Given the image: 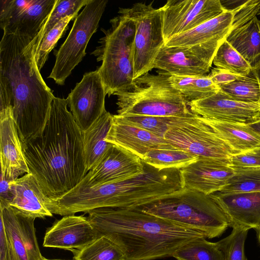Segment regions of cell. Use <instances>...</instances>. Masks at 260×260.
Segmentation results:
<instances>
[{
	"instance_id": "6da1fadb",
	"label": "cell",
	"mask_w": 260,
	"mask_h": 260,
	"mask_svg": "<svg viewBox=\"0 0 260 260\" xmlns=\"http://www.w3.org/2000/svg\"><path fill=\"white\" fill-rule=\"evenodd\" d=\"M68 106L67 99L54 97L43 130L21 143L29 173L51 199L72 190L87 174L83 133Z\"/></svg>"
},
{
	"instance_id": "7a4b0ae2",
	"label": "cell",
	"mask_w": 260,
	"mask_h": 260,
	"mask_svg": "<svg viewBox=\"0 0 260 260\" xmlns=\"http://www.w3.org/2000/svg\"><path fill=\"white\" fill-rule=\"evenodd\" d=\"M38 39L16 31L0 43V111L12 106L21 143L43 130L55 97L36 62Z\"/></svg>"
},
{
	"instance_id": "3957f363",
	"label": "cell",
	"mask_w": 260,
	"mask_h": 260,
	"mask_svg": "<svg viewBox=\"0 0 260 260\" xmlns=\"http://www.w3.org/2000/svg\"><path fill=\"white\" fill-rule=\"evenodd\" d=\"M98 235H105L122 250L125 260L172 256L201 233L133 208L104 207L88 212ZM206 238V237H205Z\"/></svg>"
},
{
	"instance_id": "277c9868",
	"label": "cell",
	"mask_w": 260,
	"mask_h": 260,
	"mask_svg": "<svg viewBox=\"0 0 260 260\" xmlns=\"http://www.w3.org/2000/svg\"><path fill=\"white\" fill-rule=\"evenodd\" d=\"M146 213L203 234L218 237L230 227L228 217L213 193L183 188L135 208Z\"/></svg>"
},
{
	"instance_id": "5b68a950",
	"label": "cell",
	"mask_w": 260,
	"mask_h": 260,
	"mask_svg": "<svg viewBox=\"0 0 260 260\" xmlns=\"http://www.w3.org/2000/svg\"><path fill=\"white\" fill-rule=\"evenodd\" d=\"M170 75L147 73L116 92L117 114L124 116L181 117L193 114L184 96L172 84Z\"/></svg>"
},
{
	"instance_id": "8992f818",
	"label": "cell",
	"mask_w": 260,
	"mask_h": 260,
	"mask_svg": "<svg viewBox=\"0 0 260 260\" xmlns=\"http://www.w3.org/2000/svg\"><path fill=\"white\" fill-rule=\"evenodd\" d=\"M111 27L104 31L101 45L92 53L105 88L110 96L131 85L134 81L133 49L136 25L131 19L119 14L110 21Z\"/></svg>"
},
{
	"instance_id": "52a82bcc",
	"label": "cell",
	"mask_w": 260,
	"mask_h": 260,
	"mask_svg": "<svg viewBox=\"0 0 260 260\" xmlns=\"http://www.w3.org/2000/svg\"><path fill=\"white\" fill-rule=\"evenodd\" d=\"M107 3V0H90L74 19L68 37L56 51L55 64L48 77L56 84L63 85L85 56L88 43L99 27Z\"/></svg>"
},
{
	"instance_id": "ba28073f",
	"label": "cell",
	"mask_w": 260,
	"mask_h": 260,
	"mask_svg": "<svg viewBox=\"0 0 260 260\" xmlns=\"http://www.w3.org/2000/svg\"><path fill=\"white\" fill-rule=\"evenodd\" d=\"M136 25L133 49L134 80L153 69L155 60L165 45L160 10L149 4L136 3L118 12Z\"/></svg>"
},
{
	"instance_id": "9c48e42d",
	"label": "cell",
	"mask_w": 260,
	"mask_h": 260,
	"mask_svg": "<svg viewBox=\"0 0 260 260\" xmlns=\"http://www.w3.org/2000/svg\"><path fill=\"white\" fill-rule=\"evenodd\" d=\"M172 146L199 157L229 159L234 152L201 116L175 117L164 137Z\"/></svg>"
},
{
	"instance_id": "30bf717a",
	"label": "cell",
	"mask_w": 260,
	"mask_h": 260,
	"mask_svg": "<svg viewBox=\"0 0 260 260\" xmlns=\"http://www.w3.org/2000/svg\"><path fill=\"white\" fill-rule=\"evenodd\" d=\"M159 9L165 43L226 11L220 0H168Z\"/></svg>"
},
{
	"instance_id": "8fae6325",
	"label": "cell",
	"mask_w": 260,
	"mask_h": 260,
	"mask_svg": "<svg viewBox=\"0 0 260 260\" xmlns=\"http://www.w3.org/2000/svg\"><path fill=\"white\" fill-rule=\"evenodd\" d=\"M221 43L211 42L185 46L165 45L155 60L153 68L170 75H205L209 72Z\"/></svg>"
},
{
	"instance_id": "7c38bea8",
	"label": "cell",
	"mask_w": 260,
	"mask_h": 260,
	"mask_svg": "<svg viewBox=\"0 0 260 260\" xmlns=\"http://www.w3.org/2000/svg\"><path fill=\"white\" fill-rule=\"evenodd\" d=\"M57 0H1L0 26L4 34L16 31L36 36Z\"/></svg>"
},
{
	"instance_id": "4fadbf2b",
	"label": "cell",
	"mask_w": 260,
	"mask_h": 260,
	"mask_svg": "<svg viewBox=\"0 0 260 260\" xmlns=\"http://www.w3.org/2000/svg\"><path fill=\"white\" fill-rule=\"evenodd\" d=\"M107 95L99 71L86 73L67 98L71 112L83 133L106 110Z\"/></svg>"
},
{
	"instance_id": "5bb4252c",
	"label": "cell",
	"mask_w": 260,
	"mask_h": 260,
	"mask_svg": "<svg viewBox=\"0 0 260 260\" xmlns=\"http://www.w3.org/2000/svg\"><path fill=\"white\" fill-rule=\"evenodd\" d=\"M190 111L202 117L248 124L260 118V105L236 101L220 90L207 98L188 102Z\"/></svg>"
},
{
	"instance_id": "9a60e30c",
	"label": "cell",
	"mask_w": 260,
	"mask_h": 260,
	"mask_svg": "<svg viewBox=\"0 0 260 260\" xmlns=\"http://www.w3.org/2000/svg\"><path fill=\"white\" fill-rule=\"evenodd\" d=\"M144 168L139 156L112 144L83 180L90 186L120 181L143 174Z\"/></svg>"
},
{
	"instance_id": "2e32d148",
	"label": "cell",
	"mask_w": 260,
	"mask_h": 260,
	"mask_svg": "<svg viewBox=\"0 0 260 260\" xmlns=\"http://www.w3.org/2000/svg\"><path fill=\"white\" fill-rule=\"evenodd\" d=\"M181 170L183 188L207 194L220 191L234 174L229 159L199 157Z\"/></svg>"
},
{
	"instance_id": "e0dca14e",
	"label": "cell",
	"mask_w": 260,
	"mask_h": 260,
	"mask_svg": "<svg viewBox=\"0 0 260 260\" xmlns=\"http://www.w3.org/2000/svg\"><path fill=\"white\" fill-rule=\"evenodd\" d=\"M0 217L8 235L15 260H39L42 256L36 234V218L8 205L0 204Z\"/></svg>"
},
{
	"instance_id": "ac0fdd59",
	"label": "cell",
	"mask_w": 260,
	"mask_h": 260,
	"mask_svg": "<svg viewBox=\"0 0 260 260\" xmlns=\"http://www.w3.org/2000/svg\"><path fill=\"white\" fill-rule=\"evenodd\" d=\"M98 233L83 215L64 216L46 231L43 246L62 249L75 253L98 237Z\"/></svg>"
},
{
	"instance_id": "d6986e66",
	"label": "cell",
	"mask_w": 260,
	"mask_h": 260,
	"mask_svg": "<svg viewBox=\"0 0 260 260\" xmlns=\"http://www.w3.org/2000/svg\"><path fill=\"white\" fill-rule=\"evenodd\" d=\"M1 175L12 182L29 170L14 122L12 106L0 111Z\"/></svg>"
},
{
	"instance_id": "ffe728a7",
	"label": "cell",
	"mask_w": 260,
	"mask_h": 260,
	"mask_svg": "<svg viewBox=\"0 0 260 260\" xmlns=\"http://www.w3.org/2000/svg\"><path fill=\"white\" fill-rule=\"evenodd\" d=\"M12 199L9 205L18 211L35 218L52 217L48 208L49 198L30 173L10 183Z\"/></svg>"
},
{
	"instance_id": "44dd1931",
	"label": "cell",
	"mask_w": 260,
	"mask_h": 260,
	"mask_svg": "<svg viewBox=\"0 0 260 260\" xmlns=\"http://www.w3.org/2000/svg\"><path fill=\"white\" fill-rule=\"evenodd\" d=\"M106 140L108 143L134 153L141 159L152 149H177L163 137L131 124L115 121L113 119Z\"/></svg>"
},
{
	"instance_id": "7402d4cb",
	"label": "cell",
	"mask_w": 260,
	"mask_h": 260,
	"mask_svg": "<svg viewBox=\"0 0 260 260\" xmlns=\"http://www.w3.org/2000/svg\"><path fill=\"white\" fill-rule=\"evenodd\" d=\"M213 194L228 217L230 227L249 230L260 227V191Z\"/></svg>"
},
{
	"instance_id": "603a6c76",
	"label": "cell",
	"mask_w": 260,
	"mask_h": 260,
	"mask_svg": "<svg viewBox=\"0 0 260 260\" xmlns=\"http://www.w3.org/2000/svg\"><path fill=\"white\" fill-rule=\"evenodd\" d=\"M233 18V13L226 11L191 30L173 37L165 45L185 46L211 42H222L231 30Z\"/></svg>"
},
{
	"instance_id": "cb8c5ba5",
	"label": "cell",
	"mask_w": 260,
	"mask_h": 260,
	"mask_svg": "<svg viewBox=\"0 0 260 260\" xmlns=\"http://www.w3.org/2000/svg\"><path fill=\"white\" fill-rule=\"evenodd\" d=\"M112 119L113 115L105 110L83 132V151L87 172L97 164L112 145L106 140Z\"/></svg>"
},
{
	"instance_id": "d4e9b609",
	"label": "cell",
	"mask_w": 260,
	"mask_h": 260,
	"mask_svg": "<svg viewBox=\"0 0 260 260\" xmlns=\"http://www.w3.org/2000/svg\"><path fill=\"white\" fill-rule=\"evenodd\" d=\"M201 118L225 142L234 154L260 147V134L247 124L220 121L201 116Z\"/></svg>"
},
{
	"instance_id": "484cf974",
	"label": "cell",
	"mask_w": 260,
	"mask_h": 260,
	"mask_svg": "<svg viewBox=\"0 0 260 260\" xmlns=\"http://www.w3.org/2000/svg\"><path fill=\"white\" fill-rule=\"evenodd\" d=\"M225 40L251 66L260 58V21L256 17L230 31Z\"/></svg>"
},
{
	"instance_id": "4316f807",
	"label": "cell",
	"mask_w": 260,
	"mask_h": 260,
	"mask_svg": "<svg viewBox=\"0 0 260 260\" xmlns=\"http://www.w3.org/2000/svg\"><path fill=\"white\" fill-rule=\"evenodd\" d=\"M170 81L187 102L209 97L220 89L208 75L178 76L171 75Z\"/></svg>"
},
{
	"instance_id": "83f0119b",
	"label": "cell",
	"mask_w": 260,
	"mask_h": 260,
	"mask_svg": "<svg viewBox=\"0 0 260 260\" xmlns=\"http://www.w3.org/2000/svg\"><path fill=\"white\" fill-rule=\"evenodd\" d=\"M198 158L194 154L181 150L154 149L147 152L142 160L145 164L160 170L181 169Z\"/></svg>"
},
{
	"instance_id": "f1b7e54d",
	"label": "cell",
	"mask_w": 260,
	"mask_h": 260,
	"mask_svg": "<svg viewBox=\"0 0 260 260\" xmlns=\"http://www.w3.org/2000/svg\"><path fill=\"white\" fill-rule=\"evenodd\" d=\"M73 254L74 260H125L119 247L105 235L98 236Z\"/></svg>"
},
{
	"instance_id": "f546056e",
	"label": "cell",
	"mask_w": 260,
	"mask_h": 260,
	"mask_svg": "<svg viewBox=\"0 0 260 260\" xmlns=\"http://www.w3.org/2000/svg\"><path fill=\"white\" fill-rule=\"evenodd\" d=\"M205 237L192 240L175 251L172 256L178 260H223V255L216 243Z\"/></svg>"
},
{
	"instance_id": "4dcf8cb0",
	"label": "cell",
	"mask_w": 260,
	"mask_h": 260,
	"mask_svg": "<svg viewBox=\"0 0 260 260\" xmlns=\"http://www.w3.org/2000/svg\"><path fill=\"white\" fill-rule=\"evenodd\" d=\"M219 89L236 101L246 103L259 102V85L252 72L246 75L240 76L231 82L221 85Z\"/></svg>"
},
{
	"instance_id": "1f68e13d",
	"label": "cell",
	"mask_w": 260,
	"mask_h": 260,
	"mask_svg": "<svg viewBox=\"0 0 260 260\" xmlns=\"http://www.w3.org/2000/svg\"><path fill=\"white\" fill-rule=\"evenodd\" d=\"M234 174L219 192L232 193L260 191V167H234Z\"/></svg>"
},
{
	"instance_id": "d6a6232c",
	"label": "cell",
	"mask_w": 260,
	"mask_h": 260,
	"mask_svg": "<svg viewBox=\"0 0 260 260\" xmlns=\"http://www.w3.org/2000/svg\"><path fill=\"white\" fill-rule=\"evenodd\" d=\"M216 68L239 76L251 72L252 66L225 40L218 48L213 59Z\"/></svg>"
},
{
	"instance_id": "836d02e7",
	"label": "cell",
	"mask_w": 260,
	"mask_h": 260,
	"mask_svg": "<svg viewBox=\"0 0 260 260\" xmlns=\"http://www.w3.org/2000/svg\"><path fill=\"white\" fill-rule=\"evenodd\" d=\"M90 0H57L47 20L38 33L36 50L40 47L42 39L60 20L71 15L78 16L80 10Z\"/></svg>"
},
{
	"instance_id": "e575fe53",
	"label": "cell",
	"mask_w": 260,
	"mask_h": 260,
	"mask_svg": "<svg viewBox=\"0 0 260 260\" xmlns=\"http://www.w3.org/2000/svg\"><path fill=\"white\" fill-rule=\"evenodd\" d=\"M175 117L113 115V120L131 124L161 137L164 136Z\"/></svg>"
},
{
	"instance_id": "d590c367",
	"label": "cell",
	"mask_w": 260,
	"mask_h": 260,
	"mask_svg": "<svg viewBox=\"0 0 260 260\" xmlns=\"http://www.w3.org/2000/svg\"><path fill=\"white\" fill-rule=\"evenodd\" d=\"M249 230L233 227L231 234L216 242L221 251L223 260H248L245 253V242Z\"/></svg>"
},
{
	"instance_id": "8d00e7d4",
	"label": "cell",
	"mask_w": 260,
	"mask_h": 260,
	"mask_svg": "<svg viewBox=\"0 0 260 260\" xmlns=\"http://www.w3.org/2000/svg\"><path fill=\"white\" fill-rule=\"evenodd\" d=\"M77 16L71 15L63 18L44 36L35 53L36 62L40 71L47 60L50 52L67 29L69 22Z\"/></svg>"
},
{
	"instance_id": "74e56055",
	"label": "cell",
	"mask_w": 260,
	"mask_h": 260,
	"mask_svg": "<svg viewBox=\"0 0 260 260\" xmlns=\"http://www.w3.org/2000/svg\"><path fill=\"white\" fill-rule=\"evenodd\" d=\"M260 0H247L243 5L231 11L233 18L231 30L239 28L258 15Z\"/></svg>"
},
{
	"instance_id": "f35d334b",
	"label": "cell",
	"mask_w": 260,
	"mask_h": 260,
	"mask_svg": "<svg viewBox=\"0 0 260 260\" xmlns=\"http://www.w3.org/2000/svg\"><path fill=\"white\" fill-rule=\"evenodd\" d=\"M229 160L231 166L234 167H260V147L233 154Z\"/></svg>"
},
{
	"instance_id": "ab89813d",
	"label": "cell",
	"mask_w": 260,
	"mask_h": 260,
	"mask_svg": "<svg viewBox=\"0 0 260 260\" xmlns=\"http://www.w3.org/2000/svg\"><path fill=\"white\" fill-rule=\"evenodd\" d=\"M0 223V260H15L8 235L1 219Z\"/></svg>"
},
{
	"instance_id": "60d3db41",
	"label": "cell",
	"mask_w": 260,
	"mask_h": 260,
	"mask_svg": "<svg viewBox=\"0 0 260 260\" xmlns=\"http://www.w3.org/2000/svg\"><path fill=\"white\" fill-rule=\"evenodd\" d=\"M208 76L213 82L219 88L221 85L235 80L240 76L234 74L224 70L215 68L211 70Z\"/></svg>"
},
{
	"instance_id": "b9f144b4",
	"label": "cell",
	"mask_w": 260,
	"mask_h": 260,
	"mask_svg": "<svg viewBox=\"0 0 260 260\" xmlns=\"http://www.w3.org/2000/svg\"><path fill=\"white\" fill-rule=\"evenodd\" d=\"M11 182L1 176L0 204L8 205L12 200V196L10 191Z\"/></svg>"
},
{
	"instance_id": "7bdbcfd3",
	"label": "cell",
	"mask_w": 260,
	"mask_h": 260,
	"mask_svg": "<svg viewBox=\"0 0 260 260\" xmlns=\"http://www.w3.org/2000/svg\"><path fill=\"white\" fill-rule=\"evenodd\" d=\"M246 1L247 0H228L220 1V2L225 11L231 12L244 4Z\"/></svg>"
},
{
	"instance_id": "ee69618b",
	"label": "cell",
	"mask_w": 260,
	"mask_h": 260,
	"mask_svg": "<svg viewBox=\"0 0 260 260\" xmlns=\"http://www.w3.org/2000/svg\"><path fill=\"white\" fill-rule=\"evenodd\" d=\"M251 72L258 81L260 90V58L252 66ZM258 103L260 105V97Z\"/></svg>"
},
{
	"instance_id": "f6af8a7d",
	"label": "cell",
	"mask_w": 260,
	"mask_h": 260,
	"mask_svg": "<svg viewBox=\"0 0 260 260\" xmlns=\"http://www.w3.org/2000/svg\"><path fill=\"white\" fill-rule=\"evenodd\" d=\"M247 125L250 128L260 134V118L256 121Z\"/></svg>"
},
{
	"instance_id": "bcb514c9",
	"label": "cell",
	"mask_w": 260,
	"mask_h": 260,
	"mask_svg": "<svg viewBox=\"0 0 260 260\" xmlns=\"http://www.w3.org/2000/svg\"><path fill=\"white\" fill-rule=\"evenodd\" d=\"M256 233V238L257 239L258 243L260 246V227L255 230Z\"/></svg>"
},
{
	"instance_id": "7dc6e473",
	"label": "cell",
	"mask_w": 260,
	"mask_h": 260,
	"mask_svg": "<svg viewBox=\"0 0 260 260\" xmlns=\"http://www.w3.org/2000/svg\"><path fill=\"white\" fill-rule=\"evenodd\" d=\"M39 260H68V259H48L44 257V256H42Z\"/></svg>"
},
{
	"instance_id": "c3c4849f",
	"label": "cell",
	"mask_w": 260,
	"mask_h": 260,
	"mask_svg": "<svg viewBox=\"0 0 260 260\" xmlns=\"http://www.w3.org/2000/svg\"><path fill=\"white\" fill-rule=\"evenodd\" d=\"M258 15H260V10H259V14H258Z\"/></svg>"
}]
</instances>
